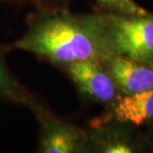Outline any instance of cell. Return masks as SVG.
Instances as JSON below:
<instances>
[{
    "instance_id": "1",
    "label": "cell",
    "mask_w": 153,
    "mask_h": 153,
    "mask_svg": "<svg viewBox=\"0 0 153 153\" xmlns=\"http://www.w3.org/2000/svg\"><path fill=\"white\" fill-rule=\"evenodd\" d=\"M26 26L19 39L7 44L9 50L27 52L57 69L79 61H102L111 54L97 10L75 14L70 9H33Z\"/></svg>"
},
{
    "instance_id": "2",
    "label": "cell",
    "mask_w": 153,
    "mask_h": 153,
    "mask_svg": "<svg viewBox=\"0 0 153 153\" xmlns=\"http://www.w3.org/2000/svg\"><path fill=\"white\" fill-rule=\"evenodd\" d=\"M97 10L111 54L153 65V13Z\"/></svg>"
},
{
    "instance_id": "3",
    "label": "cell",
    "mask_w": 153,
    "mask_h": 153,
    "mask_svg": "<svg viewBox=\"0 0 153 153\" xmlns=\"http://www.w3.org/2000/svg\"><path fill=\"white\" fill-rule=\"evenodd\" d=\"M38 124L40 153H88L87 127L61 117L44 103L32 114Z\"/></svg>"
},
{
    "instance_id": "4",
    "label": "cell",
    "mask_w": 153,
    "mask_h": 153,
    "mask_svg": "<svg viewBox=\"0 0 153 153\" xmlns=\"http://www.w3.org/2000/svg\"><path fill=\"white\" fill-rule=\"evenodd\" d=\"M58 70L71 81L82 100L90 105L105 108L121 94L100 61H79Z\"/></svg>"
},
{
    "instance_id": "5",
    "label": "cell",
    "mask_w": 153,
    "mask_h": 153,
    "mask_svg": "<svg viewBox=\"0 0 153 153\" xmlns=\"http://www.w3.org/2000/svg\"><path fill=\"white\" fill-rule=\"evenodd\" d=\"M87 129L88 153L147 152L143 132L135 125L97 116Z\"/></svg>"
},
{
    "instance_id": "6",
    "label": "cell",
    "mask_w": 153,
    "mask_h": 153,
    "mask_svg": "<svg viewBox=\"0 0 153 153\" xmlns=\"http://www.w3.org/2000/svg\"><path fill=\"white\" fill-rule=\"evenodd\" d=\"M121 94H134L153 88V65L111 54L100 61Z\"/></svg>"
},
{
    "instance_id": "7",
    "label": "cell",
    "mask_w": 153,
    "mask_h": 153,
    "mask_svg": "<svg viewBox=\"0 0 153 153\" xmlns=\"http://www.w3.org/2000/svg\"><path fill=\"white\" fill-rule=\"evenodd\" d=\"M139 127L153 121V88L134 94H120L99 115Z\"/></svg>"
},
{
    "instance_id": "8",
    "label": "cell",
    "mask_w": 153,
    "mask_h": 153,
    "mask_svg": "<svg viewBox=\"0 0 153 153\" xmlns=\"http://www.w3.org/2000/svg\"><path fill=\"white\" fill-rule=\"evenodd\" d=\"M11 53L7 44H0V99L11 105L26 108L33 114L44 102L30 91L9 68L7 55Z\"/></svg>"
},
{
    "instance_id": "9",
    "label": "cell",
    "mask_w": 153,
    "mask_h": 153,
    "mask_svg": "<svg viewBox=\"0 0 153 153\" xmlns=\"http://www.w3.org/2000/svg\"><path fill=\"white\" fill-rule=\"evenodd\" d=\"M97 9L121 14H139L147 10L134 0H94Z\"/></svg>"
},
{
    "instance_id": "10",
    "label": "cell",
    "mask_w": 153,
    "mask_h": 153,
    "mask_svg": "<svg viewBox=\"0 0 153 153\" xmlns=\"http://www.w3.org/2000/svg\"><path fill=\"white\" fill-rule=\"evenodd\" d=\"M17 5H29L34 10L54 11L70 9L73 0H0Z\"/></svg>"
},
{
    "instance_id": "11",
    "label": "cell",
    "mask_w": 153,
    "mask_h": 153,
    "mask_svg": "<svg viewBox=\"0 0 153 153\" xmlns=\"http://www.w3.org/2000/svg\"><path fill=\"white\" fill-rule=\"evenodd\" d=\"M145 129L142 131L147 147V152H153V121L144 125Z\"/></svg>"
},
{
    "instance_id": "12",
    "label": "cell",
    "mask_w": 153,
    "mask_h": 153,
    "mask_svg": "<svg viewBox=\"0 0 153 153\" xmlns=\"http://www.w3.org/2000/svg\"><path fill=\"white\" fill-rule=\"evenodd\" d=\"M0 151H1V149H0Z\"/></svg>"
}]
</instances>
